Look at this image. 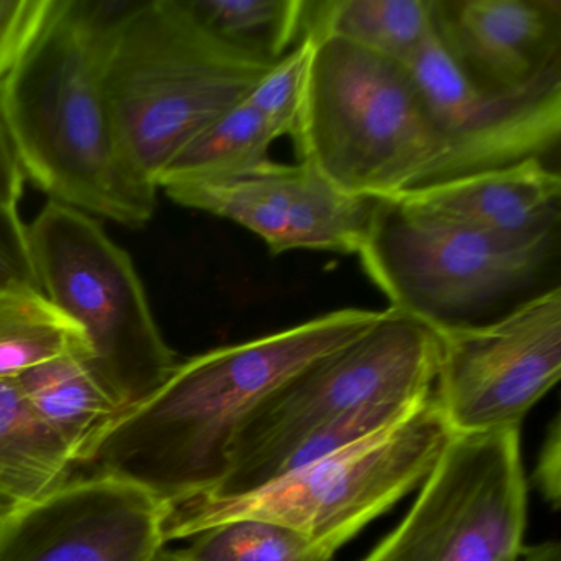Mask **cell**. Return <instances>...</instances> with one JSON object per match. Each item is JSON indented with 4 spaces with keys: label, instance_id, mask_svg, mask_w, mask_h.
I'll return each mask as SVG.
<instances>
[{
    "label": "cell",
    "instance_id": "2",
    "mask_svg": "<svg viewBox=\"0 0 561 561\" xmlns=\"http://www.w3.org/2000/svg\"><path fill=\"white\" fill-rule=\"evenodd\" d=\"M114 2L58 0L0 81V123L25 179L78 211L142 228L156 186L127 162L103 83V38Z\"/></svg>",
    "mask_w": 561,
    "mask_h": 561
},
{
    "label": "cell",
    "instance_id": "22",
    "mask_svg": "<svg viewBox=\"0 0 561 561\" xmlns=\"http://www.w3.org/2000/svg\"><path fill=\"white\" fill-rule=\"evenodd\" d=\"M188 547L170 550L175 561H333L294 528L264 518H231L190 538Z\"/></svg>",
    "mask_w": 561,
    "mask_h": 561
},
{
    "label": "cell",
    "instance_id": "1",
    "mask_svg": "<svg viewBox=\"0 0 561 561\" xmlns=\"http://www.w3.org/2000/svg\"><path fill=\"white\" fill-rule=\"evenodd\" d=\"M383 313L343 308L180 360L159 390L121 415L83 468L137 482L167 505L209 494L255 412Z\"/></svg>",
    "mask_w": 561,
    "mask_h": 561
},
{
    "label": "cell",
    "instance_id": "4",
    "mask_svg": "<svg viewBox=\"0 0 561 561\" xmlns=\"http://www.w3.org/2000/svg\"><path fill=\"white\" fill-rule=\"evenodd\" d=\"M272 67L206 31L186 0L114 2L103 83L134 172L159 190L167 165L241 104Z\"/></svg>",
    "mask_w": 561,
    "mask_h": 561
},
{
    "label": "cell",
    "instance_id": "8",
    "mask_svg": "<svg viewBox=\"0 0 561 561\" xmlns=\"http://www.w3.org/2000/svg\"><path fill=\"white\" fill-rule=\"evenodd\" d=\"M439 351L435 328L387 308L379 323L295 377L255 412L236 439L226 476L367 410L426 402Z\"/></svg>",
    "mask_w": 561,
    "mask_h": 561
},
{
    "label": "cell",
    "instance_id": "27",
    "mask_svg": "<svg viewBox=\"0 0 561 561\" xmlns=\"http://www.w3.org/2000/svg\"><path fill=\"white\" fill-rule=\"evenodd\" d=\"M25 176L0 123V206L19 211Z\"/></svg>",
    "mask_w": 561,
    "mask_h": 561
},
{
    "label": "cell",
    "instance_id": "29",
    "mask_svg": "<svg viewBox=\"0 0 561 561\" xmlns=\"http://www.w3.org/2000/svg\"><path fill=\"white\" fill-rule=\"evenodd\" d=\"M159 561H175V558L172 557V553H170V550H163L162 554H160Z\"/></svg>",
    "mask_w": 561,
    "mask_h": 561
},
{
    "label": "cell",
    "instance_id": "25",
    "mask_svg": "<svg viewBox=\"0 0 561 561\" xmlns=\"http://www.w3.org/2000/svg\"><path fill=\"white\" fill-rule=\"evenodd\" d=\"M0 290L41 291L27 225L22 222L19 211L4 206H0Z\"/></svg>",
    "mask_w": 561,
    "mask_h": 561
},
{
    "label": "cell",
    "instance_id": "11",
    "mask_svg": "<svg viewBox=\"0 0 561 561\" xmlns=\"http://www.w3.org/2000/svg\"><path fill=\"white\" fill-rule=\"evenodd\" d=\"M165 502L129 479L75 474L0 522V561H159Z\"/></svg>",
    "mask_w": 561,
    "mask_h": 561
},
{
    "label": "cell",
    "instance_id": "21",
    "mask_svg": "<svg viewBox=\"0 0 561 561\" xmlns=\"http://www.w3.org/2000/svg\"><path fill=\"white\" fill-rule=\"evenodd\" d=\"M68 353L87 354L78 324L42 291L0 290V379H18Z\"/></svg>",
    "mask_w": 561,
    "mask_h": 561
},
{
    "label": "cell",
    "instance_id": "9",
    "mask_svg": "<svg viewBox=\"0 0 561 561\" xmlns=\"http://www.w3.org/2000/svg\"><path fill=\"white\" fill-rule=\"evenodd\" d=\"M527 511L520 428L453 435L405 517L360 561H517Z\"/></svg>",
    "mask_w": 561,
    "mask_h": 561
},
{
    "label": "cell",
    "instance_id": "16",
    "mask_svg": "<svg viewBox=\"0 0 561 561\" xmlns=\"http://www.w3.org/2000/svg\"><path fill=\"white\" fill-rule=\"evenodd\" d=\"M83 353H68L18 377L38 419L83 468L124 410L94 377Z\"/></svg>",
    "mask_w": 561,
    "mask_h": 561
},
{
    "label": "cell",
    "instance_id": "15",
    "mask_svg": "<svg viewBox=\"0 0 561 561\" xmlns=\"http://www.w3.org/2000/svg\"><path fill=\"white\" fill-rule=\"evenodd\" d=\"M392 199L507 241L560 236V173L543 159L472 173Z\"/></svg>",
    "mask_w": 561,
    "mask_h": 561
},
{
    "label": "cell",
    "instance_id": "19",
    "mask_svg": "<svg viewBox=\"0 0 561 561\" xmlns=\"http://www.w3.org/2000/svg\"><path fill=\"white\" fill-rule=\"evenodd\" d=\"M277 139V134L244 100L192 140L167 165L157 186L244 175L272 162L268 152Z\"/></svg>",
    "mask_w": 561,
    "mask_h": 561
},
{
    "label": "cell",
    "instance_id": "10",
    "mask_svg": "<svg viewBox=\"0 0 561 561\" xmlns=\"http://www.w3.org/2000/svg\"><path fill=\"white\" fill-rule=\"evenodd\" d=\"M436 331L433 399L453 435L520 428L560 380V285L489 323Z\"/></svg>",
    "mask_w": 561,
    "mask_h": 561
},
{
    "label": "cell",
    "instance_id": "14",
    "mask_svg": "<svg viewBox=\"0 0 561 561\" xmlns=\"http://www.w3.org/2000/svg\"><path fill=\"white\" fill-rule=\"evenodd\" d=\"M407 68L436 121L461 144L479 172L548 160L558 152L561 80L512 96L476 90L446 58L433 31Z\"/></svg>",
    "mask_w": 561,
    "mask_h": 561
},
{
    "label": "cell",
    "instance_id": "18",
    "mask_svg": "<svg viewBox=\"0 0 561 561\" xmlns=\"http://www.w3.org/2000/svg\"><path fill=\"white\" fill-rule=\"evenodd\" d=\"M304 35L407 65L432 35L430 0H308Z\"/></svg>",
    "mask_w": 561,
    "mask_h": 561
},
{
    "label": "cell",
    "instance_id": "20",
    "mask_svg": "<svg viewBox=\"0 0 561 561\" xmlns=\"http://www.w3.org/2000/svg\"><path fill=\"white\" fill-rule=\"evenodd\" d=\"M206 31L245 57L275 65L304 38L308 0H186Z\"/></svg>",
    "mask_w": 561,
    "mask_h": 561
},
{
    "label": "cell",
    "instance_id": "23",
    "mask_svg": "<svg viewBox=\"0 0 561 561\" xmlns=\"http://www.w3.org/2000/svg\"><path fill=\"white\" fill-rule=\"evenodd\" d=\"M311 55L313 42L304 35L300 44L278 60L245 98V103L257 111L278 139L297 136Z\"/></svg>",
    "mask_w": 561,
    "mask_h": 561
},
{
    "label": "cell",
    "instance_id": "5",
    "mask_svg": "<svg viewBox=\"0 0 561 561\" xmlns=\"http://www.w3.org/2000/svg\"><path fill=\"white\" fill-rule=\"evenodd\" d=\"M560 236L507 241L396 199H377L360 262L390 307L435 330L489 323L535 297Z\"/></svg>",
    "mask_w": 561,
    "mask_h": 561
},
{
    "label": "cell",
    "instance_id": "12",
    "mask_svg": "<svg viewBox=\"0 0 561 561\" xmlns=\"http://www.w3.org/2000/svg\"><path fill=\"white\" fill-rule=\"evenodd\" d=\"M185 208L229 219L257 234L272 254L328 251L359 254L377 199L347 195L301 160H272L244 175L163 186Z\"/></svg>",
    "mask_w": 561,
    "mask_h": 561
},
{
    "label": "cell",
    "instance_id": "3",
    "mask_svg": "<svg viewBox=\"0 0 561 561\" xmlns=\"http://www.w3.org/2000/svg\"><path fill=\"white\" fill-rule=\"evenodd\" d=\"M310 38L294 140L300 159L341 192L392 199L481 173L436 121L409 68L337 38Z\"/></svg>",
    "mask_w": 561,
    "mask_h": 561
},
{
    "label": "cell",
    "instance_id": "6",
    "mask_svg": "<svg viewBox=\"0 0 561 561\" xmlns=\"http://www.w3.org/2000/svg\"><path fill=\"white\" fill-rule=\"evenodd\" d=\"M453 433L430 397L407 419L264 488L232 499L167 505L165 541L185 540L231 518H264L300 531L328 553L422 485Z\"/></svg>",
    "mask_w": 561,
    "mask_h": 561
},
{
    "label": "cell",
    "instance_id": "13",
    "mask_svg": "<svg viewBox=\"0 0 561 561\" xmlns=\"http://www.w3.org/2000/svg\"><path fill=\"white\" fill-rule=\"evenodd\" d=\"M432 31L476 90L527 93L561 80L560 0H430Z\"/></svg>",
    "mask_w": 561,
    "mask_h": 561
},
{
    "label": "cell",
    "instance_id": "24",
    "mask_svg": "<svg viewBox=\"0 0 561 561\" xmlns=\"http://www.w3.org/2000/svg\"><path fill=\"white\" fill-rule=\"evenodd\" d=\"M57 4L58 0H0V81L50 21Z\"/></svg>",
    "mask_w": 561,
    "mask_h": 561
},
{
    "label": "cell",
    "instance_id": "28",
    "mask_svg": "<svg viewBox=\"0 0 561 561\" xmlns=\"http://www.w3.org/2000/svg\"><path fill=\"white\" fill-rule=\"evenodd\" d=\"M517 561H561L560 543L551 540L534 547H525Z\"/></svg>",
    "mask_w": 561,
    "mask_h": 561
},
{
    "label": "cell",
    "instance_id": "26",
    "mask_svg": "<svg viewBox=\"0 0 561 561\" xmlns=\"http://www.w3.org/2000/svg\"><path fill=\"white\" fill-rule=\"evenodd\" d=\"M535 488L553 511L560 508L561 499V423L560 415L554 416L548 426L543 445L535 462Z\"/></svg>",
    "mask_w": 561,
    "mask_h": 561
},
{
    "label": "cell",
    "instance_id": "7",
    "mask_svg": "<svg viewBox=\"0 0 561 561\" xmlns=\"http://www.w3.org/2000/svg\"><path fill=\"white\" fill-rule=\"evenodd\" d=\"M42 294L83 331L84 363L124 412L175 369L133 259L87 213L50 202L27 226Z\"/></svg>",
    "mask_w": 561,
    "mask_h": 561
},
{
    "label": "cell",
    "instance_id": "17",
    "mask_svg": "<svg viewBox=\"0 0 561 561\" xmlns=\"http://www.w3.org/2000/svg\"><path fill=\"white\" fill-rule=\"evenodd\" d=\"M77 472L18 379H0V522L47 497Z\"/></svg>",
    "mask_w": 561,
    "mask_h": 561
}]
</instances>
